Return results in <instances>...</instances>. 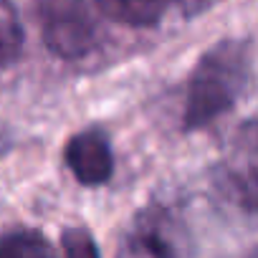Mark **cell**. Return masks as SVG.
I'll return each instance as SVG.
<instances>
[{"instance_id": "cell-4", "label": "cell", "mask_w": 258, "mask_h": 258, "mask_svg": "<svg viewBox=\"0 0 258 258\" xmlns=\"http://www.w3.org/2000/svg\"><path fill=\"white\" fill-rule=\"evenodd\" d=\"M66 165L81 185H104L114 172V157L106 137L96 129L76 135L66 145Z\"/></svg>"}, {"instance_id": "cell-5", "label": "cell", "mask_w": 258, "mask_h": 258, "mask_svg": "<svg viewBox=\"0 0 258 258\" xmlns=\"http://www.w3.org/2000/svg\"><path fill=\"white\" fill-rule=\"evenodd\" d=\"M116 258H180V253L162 230L140 225L124 235Z\"/></svg>"}, {"instance_id": "cell-9", "label": "cell", "mask_w": 258, "mask_h": 258, "mask_svg": "<svg viewBox=\"0 0 258 258\" xmlns=\"http://www.w3.org/2000/svg\"><path fill=\"white\" fill-rule=\"evenodd\" d=\"M61 245H63V255L66 258H99V248H96L94 238L84 228L63 230Z\"/></svg>"}, {"instance_id": "cell-2", "label": "cell", "mask_w": 258, "mask_h": 258, "mask_svg": "<svg viewBox=\"0 0 258 258\" xmlns=\"http://www.w3.org/2000/svg\"><path fill=\"white\" fill-rule=\"evenodd\" d=\"M38 18L43 41L58 58H81L99 41L94 0H38Z\"/></svg>"}, {"instance_id": "cell-3", "label": "cell", "mask_w": 258, "mask_h": 258, "mask_svg": "<svg viewBox=\"0 0 258 258\" xmlns=\"http://www.w3.org/2000/svg\"><path fill=\"white\" fill-rule=\"evenodd\" d=\"M220 182L228 198L248 213H258V119L243 121L223 155Z\"/></svg>"}, {"instance_id": "cell-8", "label": "cell", "mask_w": 258, "mask_h": 258, "mask_svg": "<svg viewBox=\"0 0 258 258\" xmlns=\"http://www.w3.org/2000/svg\"><path fill=\"white\" fill-rule=\"evenodd\" d=\"M23 48V28L8 0H0V71L16 63Z\"/></svg>"}, {"instance_id": "cell-1", "label": "cell", "mask_w": 258, "mask_h": 258, "mask_svg": "<svg viewBox=\"0 0 258 258\" xmlns=\"http://www.w3.org/2000/svg\"><path fill=\"white\" fill-rule=\"evenodd\" d=\"M250 76L248 46L240 41H223L213 46L195 66L187 84L185 126L200 129L233 109Z\"/></svg>"}, {"instance_id": "cell-6", "label": "cell", "mask_w": 258, "mask_h": 258, "mask_svg": "<svg viewBox=\"0 0 258 258\" xmlns=\"http://www.w3.org/2000/svg\"><path fill=\"white\" fill-rule=\"evenodd\" d=\"M109 18L126 26H152L162 18L170 0H94Z\"/></svg>"}, {"instance_id": "cell-10", "label": "cell", "mask_w": 258, "mask_h": 258, "mask_svg": "<svg viewBox=\"0 0 258 258\" xmlns=\"http://www.w3.org/2000/svg\"><path fill=\"white\" fill-rule=\"evenodd\" d=\"M248 258H258V248H253V250L248 253Z\"/></svg>"}, {"instance_id": "cell-7", "label": "cell", "mask_w": 258, "mask_h": 258, "mask_svg": "<svg viewBox=\"0 0 258 258\" xmlns=\"http://www.w3.org/2000/svg\"><path fill=\"white\" fill-rule=\"evenodd\" d=\"M0 258H56V253L41 233L13 230L0 238Z\"/></svg>"}]
</instances>
